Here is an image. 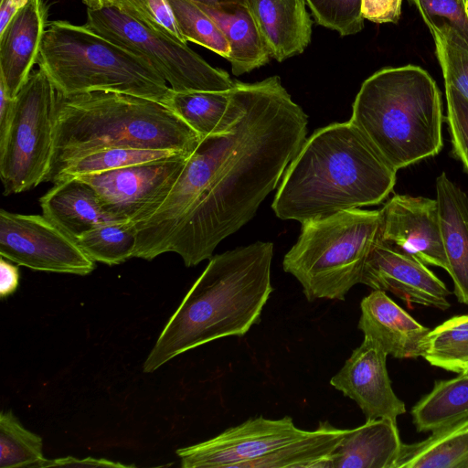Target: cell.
<instances>
[{"label": "cell", "instance_id": "cell-1", "mask_svg": "<svg viewBox=\"0 0 468 468\" xmlns=\"http://www.w3.org/2000/svg\"><path fill=\"white\" fill-rule=\"evenodd\" d=\"M230 101L227 126L201 138L146 220L158 238H170L166 252L178 254L186 267L209 260L255 216L306 139L308 117L279 76L235 81Z\"/></svg>", "mask_w": 468, "mask_h": 468}, {"label": "cell", "instance_id": "cell-2", "mask_svg": "<svg viewBox=\"0 0 468 468\" xmlns=\"http://www.w3.org/2000/svg\"><path fill=\"white\" fill-rule=\"evenodd\" d=\"M397 170L350 121L320 128L287 166L271 207L301 223L378 205L392 192Z\"/></svg>", "mask_w": 468, "mask_h": 468}, {"label": "cell", "instance_id": "cell-3", "mask_svg": "<svg viewBox=\"0 0 468 468\" xmlns=\"http://www.w3.org/2000/svg\"><path fill=\"white\" fill-rule=\"evenodd\" d=\"M273 244L256 241L209 259L201 275L166 323L143 370L151 373L190 349L243 336L261 322L273 287Z\"/></svg>", "mask_w": 468, "mask_h": 468}, {"label": "cell", "instance_id": "cell-4", "mask_svg": "<svg viewBox=\"0 0 468 468\" xmlns=\"http://www.w3.org/2000/svg\"><path fill=\"white\" fill-rule=\"evenodd\" d=\"M201 137L164 103L112 91L57 92L53 152L43 182L55 183L71 162L106 148L191 154Z\"/></svg>", "mask_w": 468, "mask_h": 468}, {"label": "cell", "instance_id": "cell-5", "mask_svg": "<svg viewBox=\"0 0 468 468\" xmlns=\"http://www.w3.org/2000/svg\"><path fill=\"white\" fill-rule=\"evenodd\" d=\"M441 93L420 66L383 68L366 79L350 122L395 170L437 155L443 145Z\"/></svg>", "mask_w": 468, "mask_h": 468}, {"label": "cell", "instance_id": "cell-6", "mask_svg": "<svg viewBox=\"0 0 468 468\" xmlns=\"http://www.w3.org/2000/svg\"><path fill=\"white\" fill-rule=\"evenodd\" d=\"M37 63L63 95L112 91L165 104L172 92L146 59L86 25L49 23Z\"/></svg>", "mask_w": 468, "mask_h": 468}, {"label": "cell", "instance_id": "cell-7", "mask_svg": "<svg viewBox=\"0 0 468 468\" xmlns=\"http://www.w3.org/2000/svg\"><path fill=\"white\" fill-rule=\"evenodd\" d=\"M348 431L328 420L305 431L290 416L251 417L176 454L184 468H330L333 452Z\"/></svg>", "mask_w": 468, "mask_h": 468}, {"label": "cell", "instance_id": "cell-8", "mask_svg": "<svg viewBox=\"0 0 468 468\" xmlns=\"http://www.w3.org/2000/svg\"><path fill=\"white\" fill-rule=\"evenodd\" d=\"M380 240V212L353 208L302 223L282 268L300 282L308 302L345 301L361 282L367 259Z\"/></svg>", "mask_w": 468, "mask_h": 468}, {"label": "cell", "instance_id": "cell-9", "mask_svg": "<svg viewBox=\"0 0 468 468\" xmlns=\"http://www.w3.org/2000/svg\"><path fill=\"white\" fill-rule=\"evenodd\" d=\"M56 96L52 82L38 68L15 97L9 129L0 143V178L5 196L43 183L53 152Z\"/></svg>", "mask_w": 468, "mask_h": 468}, {"label": "cell", "instance_id": "cell-10", "mask_svg": "<svg viewBox=\"0 0 468 468\" xmlns=\"http://www.w3.org/2000/svg\"><path fill=\"white\" fill-rule=\"evenodd\" d=\"M85 25L146 59L173 91H222L234 86L227 71L208 64L186 43L150 28L112 5L87 9Z\"/></svg>", "mask_w": 468, "mask_h": 468}, {"label": "cell", "instance_id": "cell-11", "mask_svg": "<svg viewBox=\"0 0 468 468\" xmlns=\"http://www.w3.org/2000/svg\"><path fill=\"white\" fill-rule=\"evenodd\" d=\"M189 155L180 153L160 160L77 177L96 191L103 208L116 220L137 225L160 207Z\"/></svg>", "mask_w": 468, "mask_h": 468}, {"label": "cell", "instance_id": "cell-12", "mask_svg": "<svg viewBox=\"0 0 468 468\" xmlns=\"http://www.w3.org/2000/svg\"><path fill=\"white\" fill-rule=\"evenodd\" d=\"M0 254L34 271L87 275L95 269L77 240L43 215L1 209Z\"/></svg>", "mask_w": 468, "mask_h": 468}, {"label": "cell", "instance_id": "cell-13", "mask_svg": "<svg viewBox=\"0 0 468 468\" xmlns=\"http://www.w3.org/2000/svg\"><path fill=\"white\" fill-rule=\"evenodd\" d=\"M380 212V240L448 271L436 198L395 195Z\"/></svg>", "mask_w": 468, "mask_h": 468}, {"label": "cell", "instance_id": "cell-14", "mask_svg": "<svg viewBox=\"0 0 468 468\" xmlns=\"http://www.w3.org/2000/svg\"><path fill=\"white\" fill-rule=\"evenodd\" d=\"M390 292L409 306L419 304L447 310L451 291L423 262L379 240L365 263L361 282Z\"/></svg>", "mask_w": 468, "mask_h": 468}, {"label": "cell", "instance_id": "cell-15", "mask_svg": "<svg viewBox=\"0 0 468 468\" xmlns=\"http://www.w3.org/2000/svg\"><path fill=\"white\" fill-rule=\"evenodd\" d=\"M388 354L373 339L364 336L330 384L355 400L367 420L389 418L397 420L406 412L404 402L391 387L387 369Z\"/></svg>", "mask_w": 468, "mask_h": 468}, {"label": "cell", "instance_id": "cell-16", "mask_svg": "<svg viewBox=\"0 0 468 468\" xmlns=\"http://www.w3.org/2000/svg\"><path fill=\"white\" fill-rule=\"evenodd\" d=\"M358 329L396 358L423 356L431 328L415 320L384 291L373 290L360 303Z\"/></svg>", "mask_w": 468, "mask_h": 468}, {"label": "cell", "instance_id": "cell-17", "mask_svg": "<svg viewBox=\"0 0 468 468\" xmlns=\"http://www.w3.org/2000/svg\"><path fill=\"white\" fill-rule=\"evenodd\" d=\"M43 0H29L0 32V81L15 98L37 62L47 27Z\"/></svg>", "mask_w": 468, "mask_h": 468}, {"label": "cell", "instance_id": "cell-18", "mask_svg": "<svg viewBox=\"0 0 468 468\" xmlns=\"http://www.w3.org/2000/svg\"><path fill=\"white\" fill-rule=\"evenodd\" d=\"M247 4L272 58L282 62L308 47L313 22L304 0H247Z\"/></svg>", "mask_w": 468, "mask_h": 468}, {"label": "cell", "instance_id": "cell-19", "mask_svg": "<svg viewBox=\"0 0 468 468\" xmlns=\"http://www.w3.org/2000/svg\"><path fill=\"white\" fill-rule=\"evenodd\" d=\"M436 200L447 272L457 300L468 304V196L441 173L436 179Z\"/></svg>", "mask_w": 468, "mask_h": 468}, {"label": "cell", "instance_id": "cell-20", "mask_svg": "<svg viewBox=\"0 0 468 468\" xmlns=\"http://www.w3.org/2000/svg\"><path fill=\"white\" fill-rule=\"evenodd\" d=\"M39 204L43 216L75 239L99 225L119 221L103 208L96 191L79 177L56 182Z\"/></svg>", "mask_w": 468, "mask_h": 468}, {"label": "cell", "instance_id": "cell-21", "mask_svg": "<svg viewBox=\"0 0 468 468\" xmlns=\"http://www.w3.org/2000/svg\"><path fill=\"white\" fill-rule=\"evenodd\" d=\"M402 443L397 420H367L349 429L333 452L330 468H394Z\"/></svg>", "mask_w": 468, "mask_h": 468}, {"label": "cell", "instance_id": "cell-22", "mask_svg": "<svg viewBox=\"0 0 468 468\" xmlns=\"http://www.w3.org/2000/svg\"><path fill=\"white\" fill-rule=\"evenodd\" d=\"M197 5L225 35L233 75L249 73L270 61V51L247 4Z\"/></svg>", "mask_w": 468, "mask_h": 468}, {"label": "cell", "instance_id": "cell-23", "mask_svg": "<svg viewBox=\"0 0 468 468\" xmlns=\"http://www.w3.org/2000/svg\"><path fill=\"white\" fill-rule=\"evenodd\" d=\"M394 468H468V417L421 441L402 443Z\"/></svg>", "mask_w": 468, "mask_h": 468}, {"label": "cell", "instance_id": "cell-24", "mask_svg": "<svg viewBox=\"0 0 468 468\" xmlns=\"http://www.w3.org/2000/svg\"><path fill=\"white\" fill-rule=\"evenodd\" d=\"M419 432L435 431L468 417V376L436 380L432 389L411 409Z\"/></svg>", "mask_w": 468, "mask_h": 468}, {"label": "cell", "instance_id": "cell-25", "mask_svg": "<svg viewBox=\"0 0 468 468\" xmlns=\"http://www.w3.org/2000/svg\"><path fill=\"white\" fill-rule=\"evenodd\" d=\"M230 90L186 92L172 90L165 105L203 138L220 132L229 123L232 115Z\"/></svg>", "mask_w": 468, "mask_h": 468}, {"label": "cell", "instance_id": "cell-26", "mask_svg": "<svg viewBox=\"0 0 468 468\" xmlns=\"http://www.w3.org/2000/svg\"><path fill=\"white\" fill-rule=\"evenodd\" d=\"M422 357L433 367L462 374L468 367V314L431 329Z\"/></svg>", "mask_w": 468, "mask_h": 468}, {"label": "cell", "instance_id": "cell-27", "mask_svg": "<svg viewBox=\"0 0 468 468\" xmlns=\"http://www.w3.org/2000/svg\"><path fill=\"white\" fill-rule=\"evenodd\" d=\"M137 229L130 221H111L85 232L76 240L94 261L116 265L133 258Z\"/></svg>", "mask_w": 468, "mask_h": 468}, {"label": "cell", "instance_id": "cell-28", "mask_svg": "<svg viewBox=\"0 0 468 468\" xmlns=\"http://www.w3.org/2000/svg\"><path fill=\"white\" fill-rule=\"evenodd\" d=\"M39 435L27 430L11 411L0 415V467H38L45 459Z\"/></svg>", "mask_w": 468, "mask_h": 468}, {"label": "cell", "instance_id": "cell-29", "mask_svg": "<svg viewBox=\"0 0 468 468\" xmlns=\"http://www.w3.org/2000/svg\"><path fill=\"white\" fill-rule=\"evenodd\" d=\"M176 154L180 153L125 147L101 149L69 163L61 171L55 183L67 177L103 173L136 164L167 158Z\"/></svg>", "mask_w": 468, "mask_h": 468}, {"label": "cell", "instance_id": "cell-30", "mask_svg": "<svg viewBox=\"0 0 468 468\" xmlns=\"http://www.w3.org/2000/svg\"><path fill=\"white\" fill-rule=\"evenodd\" d=\"M178 29L187 42H194L228 59L229 45L215 21L192 0H167Z\"/></svg>", "mask_w": 468, "mask_h": 468}, {"label": "cell", "instance_id": "cell-31", "mask_svg": "<svg viewBox=\"0 0 468 468\" xmlns=\"http://www.w3.org/2000/svg\"><path fill=\"white\" fill-rule=\"evenodd\" d=\"M444 81L452 83L468 99V43L445 22L427 25Z\"/></svg>", "mask_w": 468, "mask_h": 468}, {"label": "cell", "instance_id": "cell-32", "mask_svg": "<svg viewBox=\"0 0 468 468\" xmlns=\"http://www.w3.org/2000/svg\"><path fill=\"white\" fill-rule=\"evenodd\" d=\"M316 24L341 37L356 35L364 28L361 0H304Z\"/></svg>", "mask_w": 468, "mask_h": 468}, {"label": "cell", "instance_id": "cell-33", "mask_svg": "<svg viewBox=\"0 0 468 468\" xmlns=\"http://www.w3.org/2000/svg\"><path fill=\"white\" fill-rule=\"evenodd\" d=\"M108 5L180 42L182 37L167 0H109Z\"/></svg>", "mask_w": 468, "mask_h": 468}, {"label": "cell", "instance_id": "cell-34", "mask_svg": "<svg viewBox=\"0 0 468 468\" xmlns=\"http://www.w3.org/2000/svg\"><path fill=\"white\" fill-rule=\"evenodd\" d=\"M444 88L452 152L468 174V99L448 81H444Z\"/></svg>", "mask_w": 468, "mask_h": 468}, {"label": "cell", "instance_id": "cell-35", "mask_svg": "<svg viewBox=\"0 0 468 468\" xmlns=\"http://www.w3.org/2000/svg\"><path fill=\"white\" fill-rule=\"evenodd\" d=\"M426 25L445 22L468 43V7L463 0H410Z\"/></svg>", "mask_w": 468, "mask_h": 468}, {"label": "cell", "instance_id": "cell-36", "mask_svg": "<svg viewBox=\"0 0 468 468\" xmlns=\"http://www.w3.org/2000/svg\"><path fill=\"white\" fill-rule=\"evenodd\" d=\"M403 0H361V15L375 24H397Z\"/></svg>", "mask_w": 468, "mask_h": 468}, {"label": "cell", "instance_id": "cell-37", "mask_svg": "<svg viewBox=\"0 0 468 468\" xmlns=\"http://www.w3.org/2000/svg\"><path fill=\"white\" fill-rule=\"evenodd\" d=\"M64 466H90V467H117L126 468L133 467L134 465L123 464L121 463L112 462L107 459H98L92 457H87L83 459H78L72 456H67L63 458H58L53 460L44 459L38 465L39 468L44 467H64Z\"/></svg>", "mask_w": 468, "mask_h": 468}, {"label": "cell", "instance_id": "cell-38", "mask_svg": "<svg viewBox=\"0 0 468 468\" xmlns=\"http://www.w3.org/2000/svg\"><path fill=\"white\" fill-rule=\"evenodd\" d=\"M19 283L18 268L1 257L0 260V295L5 298L16 292Z\"/></svg>", "mask_w": 468, "mask_h": 468}, {"label": "cell", "instance_id": "cell-39", "mask_svg": "<svg viewBox=\"0 0 468 468\" xmlns=\"http://www.w3.org/2000/svg\"><path fill=\"white\" fill-rule=\"evenodd\" d=\"M15 98L8 95L0 81V143L5 139L12 120Z\"/></svg>", "mask_w": 468, "mask_h": 468}, {"label": "cell", "instance_id": "cell-40", "mask_svg": "<svg viewBox=\"0 0 468 468\" xmlns=\"http://www.w3.org/2000/svg\"><path fill=\"white\" fill-rule=\"evenodd\" d=\"M29 0H0V32Z\"/></svg>", "mask_w": 468, "mask_h": 468}, {"label": "cell", "instance_id": "cell-41", "mask_svg": "<svg viewBox=\"0 0 468 468\" xmlns=\"http://www.w3.org/2000/svg\"><path fill=\"white\" fill-rule=\"evenodd\" d=\"M205 5H220L227 4H247V0H192ZM248 5V4H247Z\"/></svg>", "mask_w": 468, "mask_h": 468}, {"label": "cell", "instance_id": "cell-42", "mask_svg": "<svg viewBox=\"0 0 468 468\" xmlns=\"http://www.w3.org/2000/svg\"><path fill=\"white\" fill-rule=\"evenodd\" d=\"M88 7L87 9H99L108 5L109 0H82Z\"/></svg>", "mask_w": 468, "mask_h": 468}, {"label": "cell", "instance_id": "cell-43", "mask_svg": "<svg viewBox=\"0 0 468 468\" xmlns=\"http://www.w3.org/2000/svg\"><path fill=\"white\" fill-rule=\"evenodd\" d=\"M459 375L468 376V367L462 374Z\"/></svg>", "mask_w": 468, "mask_h": 468}, {"label": "cell", "instance_id": "cell-44", "mask_svg": "<svg viewBox=\"0 0 468 468\" xmlns=\"http://www.w3.org/2000/svg\"><path fill=\"white\" fill-rule=\"evenodd\" d=\"M463 1L465 3L466 6L468 7V0H463Z\"/></svg>", "mask_w": 468, "mask_h": 468}]
</instances>
